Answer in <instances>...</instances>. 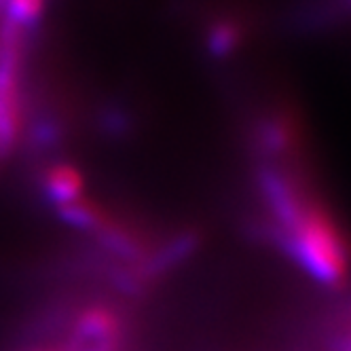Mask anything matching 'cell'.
<instances>
[{
    "label": "cell",
    "instance_id": "obj_1",
    "mask_svg": "<svg viewBox=\"0 0 351 351\" xmlns=\"http://www.w3.org/2000/svg\"><path fill=\"white\" fill-rule=\"evenodd\" d=\"M294 256L324 284H337L347 271V247L341 231L322 208L305 206L286 227Z\"/></svg>",
    "mask_w": 351,
    "mask_h": 351
},
{
    "label": "cell",
    "instance_id": "obj_9",
    "mask_svg": "<svg viewBox=\"0 0 351 351\" xmlns=\"http://www.w3.org/2000/svg\"><path fill=\"white\" fill-rule=\"evenodd\" d=\"M123 341H102V343H77V351H119Z\"/></svg>",
    "mask_w": 351,
    "mask_h": 351
},
{
    "label": "cell",
    "instance_id": "obj_6",
    "mask_svg": "<svg viewBox=\"0 0 351 351\" xmlns=\"http://www.w3.org/2000/svg\"><path fill=\"white\" fill-rule=\"evenodd\" d=\"M58 214L64 222L72 224V227H77V229L89 231V233L97 231L104 224V220L110 216V212L102 204L87 195L74 199L70 204L58 206Z\"/></svg>",
    "mask_w": 351,
    "mask_h": 351
},
{
    "label": "cell",
    "instance_id": "obj_3",
    "mask_svg": "<svg viewBox=\"0 0 351 351\" xmlns=\"http://www.w3.org/2000/svg\"><path fill=\"white\" fill-rule=\"evenodd\" d=\"M123 341V317L110 305L93 303L77 311L72 324V343H102Z\"/></svg>",
    "mask_w": 351,
    "mask_h": 351
},
{
    "label": "cell",
    "instance_id": "obj_2",
    "mask_svg": "<svg viewBox=\"0 0 351 351\" xmlns=\"http://www.w3.org/2000/svg\"><path fill=\"white\" fill-rule=\"evenodd\" d=\"M19 53L17 28L9 26V30L0 36V163L9 159L21 132Z\"/></svg>",
    "mask_w": 351,
    "mask_h": 351
},
{
    "label": "cell",
    "instance_id": "obj_7",
    "mask_svg": "<svg viewBox=\"0 0 351 351\" xmlns=\"http://www.w3.org/2000/svg\"><path fill=\"white\" fill-rule=\"evenodd\" d=\"M45 0H9V21L11 26H26L40 17Z\"/></svg>",
    "mask_w": 351,
    "mask_h": 351
},
{
    "label": "cell",
    "instance_id": "obj_5",
    "mask_svg": "<svg viewBox=\"0 0 351 351\" xmlns=\"http://www.w3.org/2000/svg\"><path fill=\"white\" fill-rule=\"evenodd\" d=\"M93 235L102 241L112 254H119L123 258L144 261L146 258V243L144 237L132 227V224L114 218L112 214L104 220V224Z\"/></svg>",
    "mask_w": 351,
    "mask_h": 351
},
{
    "label": "cell",
    "instance_id": "obj_10",
    "mask_svg": "<svg viewBox=\"0 0 351 351\" xmlns=\"http://www.w3.org/2000/svg\"><path fill=\"white\" fill-rule=\"evenodd\" d=\"M28 351H77V343H68V345H43V347H34Z\"/></svg>",
    "mask_w": 351,
    "mask_h": 351
},
{
    "label": "cell",
    "instance_id": "obj_4",
    "mask_svg": "<svg viewBox=\"0 0 351 351\" xmlns=\"http://www.w3.org/2000/svg\"><path fill=\"white\" fill-rule=\"evenodd\" d=\"M40 186L45 197L58 208L85 195V173L74 163H51L40 176Z\"/></svg>",
    "mask_w": 351,
    "mask_h": 351
},
{
    "label": "cell",
    "instance_id": "obj_8",
    "mask_svg": "<svg viewBox=\"0 0 351 351\" xmlns=\"http://www.w3.org/2000/svg\"><path fill=\"white\" fill-rule=\"evenodd\" d=\"M210 43H212V51L214 53H218V56L227 53L237 43V30L231 26V23H220V26L214 28Z\"/></svg>",
    "mask_w": 351,
    "mask_h": 351
}]
</instances>
